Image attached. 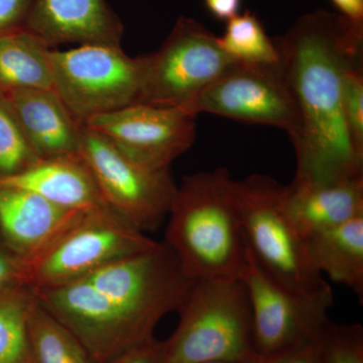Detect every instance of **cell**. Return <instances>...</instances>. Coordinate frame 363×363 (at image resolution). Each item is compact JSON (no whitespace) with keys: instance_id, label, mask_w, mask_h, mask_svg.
I'll list each match as a JSON object with an SVG mask.
<instances>
[{"instance_id":"cell-1","label":"cell","mask_w":363,"mask_h":363,"mask_svg":"<svg viewBox=\"0 0 363 363\" xmlns=\"http://www.w3.org/2000/svg\"><path fill=\"white\" fill-rule=\"evenodd\" d=\"M362 40L363 26L325 11L300 16L274 40L298 111L296 178L363 177V157L351 143L343 113L344 80L359 64Z\"/></svg>"},{"instance_id":"cell-2","label":"cell","mask_w":363,"mask_h":363,"mask_svg":"<svg viewBox=\"0 0 363 363\" xmlns=\"http://www.w3.org/2000/svg\"><path fill=\"white\" fill-rule=\"evenodd\" d=\"M167 219L164 242L188 278H241L247 247L235 181L226 169L184 177Z\"/></svg>"},{"instance_id":"cell-3","label":"cell","mask_w":363,"mask_h":363,"mask_svg":"<svg viewBox=\"0 0 363 363\" xmlns=\"http://www.w3.org/2000/svg\"><path fill=\"white\" fill-rule=\"evenodd\" d=\"M35 300L78 339L93 363H108L154 338L171 312L159 294L143 286L79 279L32 290Z\"/></svg>"},{"instance_id":"cell-4","label":"cell","mask_w":363,"mask_h":363,"mask_svg":"<svg viewBox=\"0 0 363 363\" xmlns=\"http://www.w3.org/2000/svg\"><path fill=\"white\" fill-rule=\"evenodd\" d=\"M283 187L264 175L235 181L248 252L279 285L329 309L334 300L331 286L313 266L305 238L286 214Z\"/></svg>"},{"instance_id":"cell-5","label":"cell","mask_w":363,"mask_h":363,"mask_svg":"<svg viewBox=\"0 0 363 363\" xmlns=\"http://www.w3.org/2000/svg\"><path fill=\"white\" fill-rule=\"evenodd\" d=\"M162 341V363H252V308L241 279H197Z\"/></svg>"},{"instance_id":"cell-6","label":"cell","mask_w":363,"mask_h":363,"mask_svg":"<svg viewBox=\"0 0 363 363\" xmlns=\"http://www.w3.org/2000/svg\"><path fill=\"white\" fill-rule=\"evenodd\" d=\"M157 245L108 206L84 210L23 262V283L33 290L65 285Z\"/></svg>"},{"instance_id":"cell-7","label":"cell","mask_w":363,"mask_h":363,"mask_svg":"<svg viewBox=\"0 0 363 363\" xmlns=\"http://www.w3.org/2000/svg\"><path fill=\"white\" fill-rule=\"evenodd\" d=\"M52 89L79 124L140 104L145 56L131 58L121 47L81 45L51 50Z\"/></svg>"},{"instance_id":"cell-8","label":"cell","mask_w":363,"mask_h":363,"mask_svg":"<svg viewBox=\"0 0 363 363\" xmlns=\"http://www.w3.org/2000/svg\"><path fill=\"white\" fill-rule=\"evenodd\" d=\"M234 63L218 37L197 21L181 16L160 49L145 56L140 104L184 111Z\"/></svg>"},{"instance_id":"cell-9","label":"cell","mask_w":363,"mask_h":363,"mask_svg":"<svg viewBox=\"0 0 363 363\" xmlns=\"http://www.w3.org/2000/svg\"><path fill=\"white\" fill-rule=\"evenodd\" d=\"M79 156L90 169L105 204L130 225L147 233L167 219L178 186L169 169L145 168L85 126Z\"/></svg>"},{"instance_id":"cell-10","label":"cell","mask_w":363,"mask_h":363,"mask_svg":"<svg viewBox=\"0 0 363 363\" xmlns=\"http://www.w3.org/2000/svg\"><path fill=\"white\" fill-rule=\"evenodd\" d=\"M196 117L215 114L245 123L285 130L292 143L298 131L297 107L279 64L234 63L184 109Z\"/></svg>"},{"instance_id":"cell-11","label":"cell","mask_w":363,"mask_h":363,"mask_svg":"<svg viewBox=\"0 0 363 363\" xmlns=\"http://www.w3.org/2000/svg\"><path fill=\"white\" fill-rule=\"evenodd\" d=\"M240 279L252 308L257 357L278 354L322 335L329 323L328 309L279 285L260 269L248 250Z\"/></svg>"},{"instance_id":"cell-12","label":"cell","mask_w":363,"mask_h":363,"mask_svg":"<svg viewBox=\"0 0 363 363\" xmlns=\"http://www.w3.org/2000/svg\"><path fill=\"white\" fill-rule=\"evenodd\" d=\"M194 119L176 107L135 104L93 117L84 126L145 168L168 169L192 147Z\"/></svg>"},{"instance_id":"cell-13","label":"cell","mask_w":363,"mask_h":363,"mask_svg":"<svg viewBox=\"0 0 363 363\" xmlns=\"http://www.w3.org/2000/svg\"><path fill=\"white\" fill-rule=\"evenodd\" d=\"M26 30L54 49L64 44L121 47L124 28L105 0H33Z\"/></svg>"},{"instance_id":"cell-14","label":"cell","mask_w":363,"mask_h":363,"mask_svg":"<svg viewBox=\"0 0 363 363\" xmlns=\"http://www.w3.org/2000/svg\"><path fill=\"white\" fill-rule=\"evenodd\" d=\"M283 204L307 240L363 214V177L317 181L294 178L283 187Z\"/></svg>"},{"instance_id":"cell-15","label":"cell","mask_w":363,"mask_h":363,"mask_svg":"<svg viewBox=\"0 0 363 363\" xmlns=\"http://www.w3.org/2000/svg\"><path fill=\"white\" fill-rule=\"evenodd\" d=\"M79 212L57 206L26 189L0 183V238L23 262L44 250Z\"/></svg>"},{"instance_id":"cell-16","label":"cell","mask_w":363,"mask_h":363,"mask_svg":"<svg viewBox=\"0 0 363 363\" xmlns=\"http://www.w3.org/2000/svg\"><path fill=\"white\" fill-rule=\"evenodd\" d=\"M1 94L40 160L79 155L84 126L72 116L54 89L13 90Z\"/></svg>"},{"instance_id":"cell-17","label":"cell","mask_w":363,"mask_h":363,"mask_svg":"<svg viewBox=\"0 0 363 363\" xmlns=\"http://www.w3.org/2000/svg\"><path fill=\"white\" fill-rule=\"evenodd\" d=\"M0 183L26 189L71 211L107 206L79 155L40 160L20 174L0 178Z\"/></svg>"},{"instance_id":"cell-18","label":"cell","mask_w":363,"mask_h":363,"mask_svg":"<svg viewBox=\"0 0 363 363\" xmlns=\"http://www.w3.org/2000/svg\"><path fill=\"white\" fill-rule=\"evenodd\" d=\"M313 266L322 276L363 298V214L306 240Z\"/></svg>"},{"instance_id":"cell-19","label":"cell","mask_w":363,"mask_h":363,"mask_svg":"<svg viewBox=\"0 0 363 363\" xmlns=\"http://www.w3.org/2000/svg\"><path fill=\"white\" fill-rule=\"evenodd\" d=\"M51 48L26 30L0 37V93L52 89Z\"/></svg>"},{"instance_id":"cell-20","label":"cell","mask_w":363,"mask_h":363,"mask_svg":"<svg viewBox=\"0 0 363 363\" xmlns=\"http://www.w3.org/2000/svg\"><path fill=\"white\" fill-rule=\"evenodd\" d=\"M30 363H93L78 339L33 296L28 318Z\"/></svg>"},{"instance_id":"cell-21","label":"cell","mask_w":363,"mask_h":363,"mask_svg":"<svg viewBox=\"0 0 363 363\" xmlns=\"http://www.w3.org/2000/svg\"><path fill=\"white\" fill-rule=\"evenodd\" d=\"M223 51L236 63L269 66L279 63L274 40L267 35L255 13L245 11L227 21L226 30L218 37Z\"/></svg>"},{"instance_id":"cell-22","label":"cell","mask_w":363,"mask_h":363,"mask_svg":"<svg viewBox=\"0 0 363 363\" xmlns=\"http://www.w3.org/2000/svg\"><path fill=\"white\" fill-rule=\"evenodd\" d=\"M33 300L26 286L0 293V363H30L28 318Z\"/></svg>"},{"instance_id":"cell-23","label":"cell","mask_w":363,"mask_h":363,"mask_svg":"<svg viewBox=\"0 0 363 363\" xmlns=\"http://www.w3.org/2000/svg\"><path fill=\"white\" fill-rule=\"evenodd\" d=\"M0 93V178L20 174L40 161Z\"/></svg>"},{"instance_id":"cell-24","label":"cell","mask_w":363,"mask_h":363,"mask_svg":"<svg viewBox=\"0 0 363 363\" xmlns=\"http://www.w3.org/2000/svg\"><path fill=\"white\" fill-rule=\"evenodd\" d=\"M321 363H363L362 326L329 322L321 336Z\"/></svg>"},{"instance_id":"cell-25","label":"cell","mask_w":363,"mask_h":363,"mask_svg":"<svg viewBox=\"0 0 363 363\" xmlns=\"http://www.w3.org/2000/svg\"><path fill=\"white\" fill-rule=\"evenodd\" d=\"M343 113L351 143L363 157V75L359 64L351 67L345 75Z\"/></svg>"},{"instance_id":"cell-26","label":"cell","mask_w":363,"mask_h":363,"mask_svg":"<svg viewBox=\"0 0 363 363\" xmlns=\"http://www.w3.org/2000/svg\"><path fill=\"white\" fill-rule=\"evenodd\" d=\"M33 0H0V37L26 30Z\"/></svg>"},{"instance_id":"cell-27","label":"cell","mask_w":363,"mask_h":363,"mask_svg":"<svg viewBox=\"0 0 363 363\" xmlns=\"http://www.w3.org/2000/svg\"><path fill=\"white\" fill-rule=\"evenodd\" d=\"M321 336L272 357H255L252 363H321Z\"/></svg>"},{"instance_id":"cell-28","label":"cell","mask_w":363,"mask_h":363,"mask_svg":"<svg viewBox=\"0 0 363 363\" xmlns=\"http://www.w3.org/2000/svg\"><path fill=\"white\" fill-rule=\"evenodd\" d=\"M23 262L0 238V293L23 285Z\"/></svg>"},{"instance_id":"cell-29","label":"cell","mask_w":363,"mask_h":363,"mask_svg":"<svg viewBox=\"0 0 363 363\" xmlns=\"http://www.w3.org/2000/svg\"><path fill=\"white\" fill-rule=\"evenodd\" d=\"M108 363H162V341L150 339Z\"/></svg>"},{"instance_id":"cell-30","label":"cell","mask_w":363,"mask_h":363,"mask_svg":"<svg viewBox=\"0 0 363 363\" xmlns=\"http://www.w3.org/2000/svg\"><path fill=\"white\" fill-rule=\"evenodd\" d=\"M209 13L220 21H228L240 13L241 0H204Z\"/></svg>"},{"instance_id":"cell-31","label":"cell","mask_w":363,"mask_h":363,"mask_svg":"<svg viewBox=\"0 0 363 363\" xmlns=\"http://www.w3.org/2000/svg\"><path fill=\"white\" fill-rule=\"evenodd\" d=\"M341 16L350 23L363 26V0H331Z\"/></svg>"},{"instance_id":"cell-32","label":"cell","mask_w":363,"mask_h":363,"mask_svg":"<svg viewBox=\"0 0 363 363\" xmlns=\"http://www.w3.org/2000/svg\"><path fill=\"white\" fill-rule=\"evenodd\" d=\"M205 363H235V362H205Z\"/></svg>"}]
</instances>
